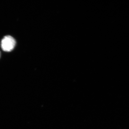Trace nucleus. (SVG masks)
Wrapping results in <instances>:
<instances>
[{"mask_svg":"<svg viewBox=\"0 0 129 129\" xmlns=\"http://www.w3.org/2000/svg\"><path fill=\"white\" fill-rule=\"evenodd\" d=\"M16 44L15 39L10 36H5L1 41V47L5 51L10 52L12 50Z\"/></svg>","mask_w":129,"mask_h":129,"instance_id":"nucleus-1","label":"nucleus"}]
</instances>
